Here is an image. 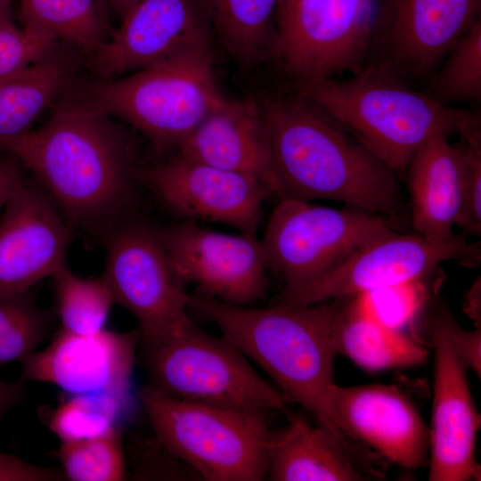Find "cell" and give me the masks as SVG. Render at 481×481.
<instances>
[{
    "instance_id": "27",
    "label": "cell",
    "mask_w": 481,
    "mask_h": 481,
    "mask_svg": "<svg viewBox=\"0 0 481 481\" xmlns=\"http://www.w3.org/2000/svg\"><path fill=\"white\" fill-rule=\"evenodd\" d=\"M52 277L61 328L80 335L104 330L115 302L103 278H82L74 274L67 265Z\"/></svg>"
},
{
    "instance_id": "30",
    "label": "cell",
    "mask_w": 481,
    "mask_h": 481,
    "mask_svg": "<svg viewBox=\"0 0 481 481\" xmlns=\"http://www.w3.org/2000/svg\"><path fill=\"white\" fill-rule=\"evenodd\" d=\"M57 457L69 480L120 481L126 477L118 428L88 439L61 442Z\"/></svg>"
},
{
    "instance_id": "15",
    "label": "cell",
    "mask_w": 481,
    "mask_h": 481,
    "mask_svg": "<svg viewBox=\"0 0 481 481\" xmlns=\"http://www.w3.org/2000/svg\"><path fill=\"white\" fill-rule=\"evenodd\" d=\"M450 319V314L441 313L431 334L435 365L428 480H479L475 447L480 415L472 400L467 367L452 343Z\"/></svg>"
},
{
    "instance_id": "14",
    "label": "cell",
    "mask_w": 481,
    "mask_h": 481,
    "mask_svg": "<svg viewBox=\"0 0 481 481\" xmlns=\"http://www.w3.org/2000/svg\"><path fill=\"white\" fill-rule=\"evenodd\" d=\"M137 180L183 217L221 223L256 236L272 194L262 181L180 155L143 171Z\"/></svg>"
},
{
    "instance_id": "26",
    "label": "cell",
    "mask_w": 481,
    "mask_h": 481,
    "mask_svg": "<svg viewBox=\"0 0 481 481\" xmlns=\"http://www.w3.org/2000/svg\"><path fill=\"white\" fill-rule=\"evenodd\" d=\"M24 27L95 51L111 35L103 0H20Z\"/></svg>"
},
{
    "instance_id": "9",
    "label": "cell",
    "mask_w": 481,
    "mask_h": 481,
    "mask_svg": "<svg viewBox=\"0 0 481 481\" xmlns=\"http://www.w3.org/2000/svg\"><path fill=\"white\" fill-rule=\"evenodd\" d=\"M377 0H280L273 56L298 83L359 71Z\"/></svg>"
},
{
    "instance_id": "35",
    "label": "cell",
    "mask_w": 481,
    "mask_h": 481,
    "mask_svg": "<svg viewBox=\"0 0 481 481\" xmlns=\"http://www.w3.org/2000/svg\"><path fill=\"white\" fill-rule=\"evenodd\" d=\"M61 469L29 463L17 456L0 452V481H60Z\"/></svg>"
},
{
    "instance_id": "11",
    "label": "cell",
    "mask_w": 481,
    "mask_h": 481,
    "mask_svg": "<svg viewBox=\"0 0 481 481\" xmlns=\"http://www.w3.org/2000/svg\"><path fill=\"white\" fill-rule=\"evenodd\" d=\"M480 247L453 234L430 240L395 231L361 247L312 283L282 291L273 305L306 306L345 299L364 292L420 281L439 264L461 259L475 262Z\"/></svg>"
},
{
    "instance_id": "16",
    "label": "cell",
    "mask_w": 481,
    "mask_h": 481,
    "mask_svg": "<svg viewBox=\"0 0 481 481\" xmlns=\"http://www.w3.org/2000/svg\"><path fill=\"white\" fill-rule=\"evenodd\" d=\"M71 229L43 188L26 181L0 218V295L28 292L65 265Z\"/></svg>"
},
{
    "instance_id": "10",
    "label": "cell",
    "mask_w": 481,
    "mask_h": 481,
    "mask_svg": "<svg viewBox=\"0 0 481 481\" xmlns=\"http://www.w3.org/2000/svg\"><path fill=\"white\" fill-rule=\"evenodd\" d=\"M101 240L106 250L102 277L115 304L137 320L142 339L189 316L190 294L169 259L160 230L126 216Z\"/></svg>"
},
{
    "instance_id": "7",
    "label": "cell",
    "mask_w": 481,
    "mask_h": 481,
    "mask_svg": "<svg viewBox=\"0 0 481 481\" xmlns=\"http://www.w3.org/2000/svg\"><path fill=\"white\" fill-rule=\"evenodd\" d=\"M148 387L183 400L257 411H286L288 397L264 379L225 337H214L188 316L141 338Z\"/></svg>"
},
{
    "instance_id": "6",
    "label": "cell",
    "mask_w": 481,
    "mask_h": 481,
    "mask_svg": "<svg viewBox=\"0 0 481 481\" xmlns=\"http://www.w3.org/2000/svg\"><path fill=\"white\" fill-rule=\"evenodd\" d=\"M139 399L159 444L206 480L266 477L276 434L265 412L183 400L147 385Z\"/></svg>"
},
{
    "instance_id": "34",
    "label": "cell",
    "mask_w": 481,
    "mask_h": 481,
    "mask_svg": "<svg viewBox=\"0 0 481 481\" xmlns=\"http://www.w3.org/2000/svg\"><path fill=\"white\" fill-rule=\"evenodd\" d=\"M458 135L463 147L468 170L467 203L460 227L465 231L481 232V125L480 118L463 127Z\"/></svg>"
},
{
    "instance_id": "8",
    "label": "cell",
    "mask_w": 481,
    "mask_h": 481,
    "mask_svg": "<svg viewBox=\"0 0 481 481\" xmlns=\"http://www.w3.org/2000/svg\"><path fill=\"white\" fill-rule=\"evenodd\" d=\"M387 218L355 208H331L281 198L261 240L268 268L301 289L369 242L394 232Z\"/></svg>"
},
{
    "instance_id": "33",
    "label": "cell",
    "mask_w": 481,
    "mask_h": 481,
    "mask_svg": "<svg viewBox=\"0 0 481 481\" xmlns=\"http://www.w3.org/2000/svg\"><path fill=\"white\" fill-rule=\"evenodd\" d=\"M55 41L42 31L18 28L11 18L0 20V79L48 56Z\"/></svg>"
},
{
    "instance_id": "12",
    "label": "cell",
    "mask_w": 481,
    "mask_h": 481,
    "mask_svg": "<svg viewBox=\"0 0 481 481\" xmlns=\"http://www.w3.org/2000/svg\"><path fill=\"white\" fill-rule=\"evenodd\" d=\"M480 12L481 0H377L366 63L384 65L412 86L429 80Z\"/></svg>"
},
{
    "instance_id": "3",
    "label": "cell",
    "mask_w": 481,
    "mask_h": 481,
    "mask_svg": "<svg viewBox=\"0 0 481 481\" xmlns=\"http://www.w3.org/2000/svg\"><path fill=\"white\" fill-rule=\"evenodd\" d=\"M342 308L338 299L267 308L234 306L202 293L190 295L189 300V310L214 322L289 399L308 410L319 423L345 436L332 422L328 404Z\"/></svg>"
},
{
    "instance_id": "25",
    "label": "cell",
    "mask_w": 481,
    "mask_h": 481,
    "mask_svg": "<svg viewBox=\"0 0 481 481\" xmlns=\"http://www.w3.org/2000/svg\"><path fill=\"white\" fill-rule=\"evenodd\" d=\"M225 49L250 66L273 55L280 0H201Z\"/></svg>"
},
{
    "instance_id": "31",
    "label": "cell",
    "mask_w": 481,
    "mask_h": 481,
    "mask_svg": "<svg viewBox=\"0 0 481 481\" xmlns=\"http://www.w3.org/2000/svg\"><path fill=\"white\" fill-rule=\"evenodd\" d=\"M51 324L50 314L36 306L29 291L0 295V365L36 352Z\"/></svg>"
},
{
    "instance_id": "32",
    "label": "cell",
    "mask_w": 481,
    "mask_h": 481,
    "mask_svg": "<svg viewBox=\"0 0 481 481\" xmlns=\"http://www.w3.org/2000/svg\"><path fill=\"white\" fill-rule=\"evenodd\" d=\"M359 314L387 327L402 330L421 306L423 289L420 281L364 292L351 298Z\"/></svg>"
},
{
    "instance_id": "5",
    "label": "cell",
    "mask_w": 481,
    "mask_h": 481,
    "mask_svg": "<svg viewBox=\"0 0 481 481\" xmlns=\"http://www.w3.org/2000/svg\"><path fill=\"white\" fill-rule=\"evenodd\" d=\"M225 98L214 73L211 42L96 86L86 105L128 122L159 151L183 145Z\"/></svg>"
},
{
    "instance_id": "24",
    "label": "cell",
    "mask_w": 481,
    "mask_h": 481,
    "mask_svg": "<svg viewBox=\"0 0 481 481\" xmlns=\"http://www.w3.org/2000/svg\"><path fill=\"white\" fill-rule=\"evenodd\" d=\"M337 355L368 371L421 364L428 350L402 330L382 325L343 304L335 332Z\"/></svg>"
},
{
    "instance_id": "29",
    "label": "cell",
    "mask_w": 481,
    "mask_h": 481,
    "mask_svg": "<svg viewBox=\"0 0 481 481\" xmlns=\"http://www.w3.org/2000/svg\"><path fill=\"white\" fill-rule=\"evenodd\" d=\"M424 92L448 106L481 100V20L451 47Z\"/></svg>"
},
{
    "instance_id": "21",
    "label": "cell",
    "mask_w": 481,
    "mask_h": 481,
    "mask_svg": "<svg viewBox=\"0 0 481 481\" xmlns=\"http://www.w3.org/2000/svg\"><path fill=\"white\" fill-rule=\"evenodd\" d=\"M177 154L255 177L270 188L268 133L260 102L255 99L225 98L196 126Z\"/></svg>"
},
{
    "instance_id": "1",
    "label": "cell",
    "mask_w": 481,
    "mask_h": 481,
    "mask_svg": "<svg viewBox=\"0 0 481 481\" xmlns=\"http://www.w3.org/2000/svg\"><path fill=\"white\" fill-rule=\"evenodd\" d=\"M108 118L85 103L61 107L11 153L71 228L100 239L127 216L137 179L134 143Z\"/></svg>"
},
{
    "instance_id": "37",
    "label": "cell",
    "mask_w": 481,
    "mask_h": 481,
    "mask_svg": "<svg viewBox=\"0 0 481 481\" xmlns=\"http://www.w3.org/2000/svg\"><path fill=\"white\" fill-rule=\"evenodd\" d=\"M23 166L11 153L0 154V210L26 182Z\"/></svg>"
},
{
    "instance_id": "18",
    "label": "cell",
    "mask_w": 481,
    "mask_h": 481,
    "mask_svg": "<svg viewBox=\"0 0 481 481\" xmlns=\"http://www.w3.org/2000/svg\"><path fill=\"white\" fill-rule=\"evenodd\" d=\"M139 330L115 332L105 329L91 335L61 329L50 344L20 363V382L49 383L69 395L130 394Z\"/></svg>"
},
{
    "instance_id": "23",
    "label": "cell",
    "mask_w": 481,
    "mask_h": 481,
    "mask_svg": "<svg viewBox=\"0 0 481 481\" xmlns=\"http://www.w3.org/2000/svg\"><path fill=\"white\" fill-rule=\"evenodd\" d=\"M68 66L50 57L0 79V154L12 153L64 87Z\"/></svg>"
},
{
    "instance_id": "38",
    "label": "cell",
    "mask_w": 481,
    "mask_h": 481,
    "mask_svg": "<svg viewBox=\"0 0 481 481\" xmlns=\"http://www.w3.org/2000/svg\"><path fill=\"white\" fill-rule=\"evenodd\" d=\"M25 388L21 382L7 383L0 379V423L6 412L24 398Z\"/></svg>"
},
{
    "instance_id": "28",
    "label": "cell",
    "mask_w": 481,
    "mask_h": 481,
    "mask_svg": "<svg viewBox=\"0 0 481 481\" xmlns=\"http://www.w3.org/2000/svg\"><path fill=\"white\" fill-rule=\"evenodd\" d=\"M129 401L130 394L69 395L51 412L48 426L61 442L95 437L118 428Z\"/></svg>"
},
{
    "instance_id": "40",
    "label": "cell",
    "mask_w": 481,
    "mask_h": 481,
    "mask_svg": "<svg viewBox=\"0 0 481 481\" xmlns=\"http://www.w3.org/2000/svg\"><path fill=\"white\" fill-rule=\"evenodd\" d=\"M13 0H0V20L10 18L11 5Z\"/></svg>"
},
{
    "instance_id": "4",
    "label": "cell",
    "mask_w": 481,
    "mask_h": 481,
    "mask_svg": "<svg viewBox=\"0 0 481 481\" xmlns=\"http://www.w3.org/2000/svg\"><path fill=\"white\" fill-rule=\"evenodd\" d=\"M306 97L340 124L395 175L436 135L449 136L480 118L442 104L384 65L367 62L349 77L298 83Z\"/></svg>"
},
{
    "instance_id": "13",
    "label": "cell",
    "mask_w": 481,
    "mask_h": 481,
    "mask_svg": "<svg viewBox=\"0 0 481 481\" xmlns=\"http://www.w3.org/2000/svg\"><path fill=\"white\" fill-rule=\"evenodd\" d=\"M179 276L219 301L249 306L266 296L268 268L257 236L229 234L186 221L160 230Z\"/></svg>"
},
{
    "instance_id": "19",
    "label": "cell",
    "mask_w": 481,
    "mask_h": 481,
    "mask_svg": "<svg viewBox=\"0 0 481 481\" xmlns=\"http://www.w3.org/2000/svg\"><path fill=\"white\" fill-rule=\"evenodd\" d=\"M328 404L332 422L348 438L405 468L428 463V429L410 399L395 386L334 383Z\"/></svg>"
},
{
    "instance_id": "22",
    "label": "cell",
    "mask_w": 481,
    "mask_h": 481,
    "mask_svg": "<svg viewBox=\"0 0 481 481\" xmlns=\"http://www.w3.org/2000/svg\"><path fill=\"white\" fill-rule=\"evenodd\" d=\"M349 438L300 418L276 434L266 477L273 481L371 479L356 461Z\"/></svg>"
},
{
    "instance_id": "39",
    "label": "cell",
    "mask_w": 481,
    "mask_h": 481,
    "mask_svg": "<svg viewBox=\"0 0 481 481\" xmlns=\"http://www.w3.org/2000/svg\"><path fill=\"white\" fill-rule=\"evenodd\" d=\"M114 12L122 19L137 0H106Z\"/></svg>"
},
{
    "instance_id": "17",
    "label": "cell",
    "mask_w": 481,
    "mask_h": 481,
    "mask_svg": "<svg viewBox=\"0 0 481 481\" xmlns=\"http://www.w3.org/2000/svg\"><path fill=\"white\" fill-rule=\"evenodd\" d=\"M201 0H137L94 53L96 70L113 78L211 42Z\"/></svg>"
},
{
    "instance_id": "2",
    "label": "cell",
    "mask_w": 481,
    "mask_h": 481,
    "mask_svg": "<svg viewBox=\"0 0 481 481\" xmlns=\"http://www.w3.org/2000/svg\"><path fill=\"white\" fill-rule=\"evenodd\" d=\"M260 104L273 193L337 200L386 218L397 213L395 175L322 108L298 92L272 95Z\"/></svg>"
},
{
    "instance_id": "36",
    "label": "cell",
    "mask_w": 481,
    "mask_h": 481,
    "mask_svg": "<svg viewBox=\"0 0 481 481\" xmlns=\"http://www.w3.org/2000/svg\"><path fill=\"white\" fill-rule=\"evenodd\" d=\"M450 335L453 347L466 367H470L480 376V329L464 330L451 316Z\"/></svg>"
},
{
    "instance_id": "20",
    "label": "cell",
    "mask_w": 481,
    "mask_h": 481,
    "mask_svg": "<svg viewBox=\"0 0 481 481\" xmlns=\"http://www.w3.org/2000/svg\"><path fill=\"white\" fill-rule=\"evenodd\" d=\"M448 137L440 134L428 140L406 169L412 226L430 240L451 238L466 210V156L461 143L452 144Z\"/></svg>"
}]
</instances>
